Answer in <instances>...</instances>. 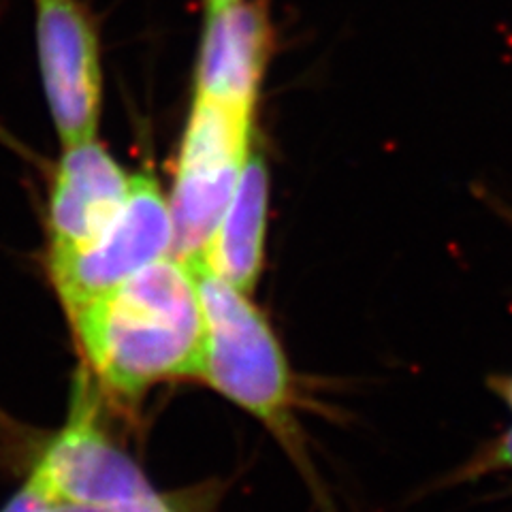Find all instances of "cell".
Here are the masks:
<instances>
[{"label":"cell","mask_w":512,"mask_h":512,"mask_svg":"<svg viewBox=\"0 0 512 512\" xmlns=\"http://www.w3.org/2000/svg\"><path fill=\"white\" fill-rule=\"evenodd\" d=\"M131 190L133 175L96 139L64 148L47 205L50 259L88 248L118 218Z\"/></svg>","instance_id":"8992f818"},{"label":"cell","mask_w":512,"mask_h":512,"mask_svg":"<svg viewBox=\"0 0 512 512\" xmlns=\"http://www.w3.org/2000/svg\"><path fill=\"white\" fill-rule=\"evenodd\" d=\"M489 389L498 395L502 402L512 410V374H498L491 376L489 380Z\"/></svg>","instance_id":"8fae6325"},{"label":"cell","mask_w":512,"mask_h":512,"mask_svg":"<svg viewBox=\"0 0 512 512\" xmlns=\"http://www.w3.org/2000/svg\"><path fill=\"white\" fill-rule=\"evenodd\" d=\"M52 500L54 498L50 495V491H47V487L43 485V480L35 472H32L24 483V487L13 495L9 504L0 512H41L45 508V504Z\"/></svg>","instance_id":"30bf717a"},{"label":"cell","mask_w":512,"mask_h":512,"mask_svg":"<svg viewBox=\"0 0 512 512\" xmlns=\"http://www.w3.org/2000/svg\"><path fill=\"white\" fill-rule=\"evenodd\" d=\"M41 512H109L101 506L92 504H79V502H67V500H52L47 502Z\"/></svg>","instance_id":"7c38bea8"},{"label":"cell","mask_w":512,"mask_h":512,"mask_svg":"<svg viewBox=\"0 0 512 512\" xmlns=\"http://www.w3.org/2000/svg\"><path fill=\"white\" fill-rule=\"evenodd\" d=\"M195 274L203 314L199 376L269 427L288 421L293 402L291 370L284 350L248 293L203 263Z\"/></svg>","instance_id":"7a4b0ae2"},{"label":"cell","mask_w":512,"mask_h":512,"mask_svg":"<svg viewBox=\"0 0 512 512\" xmlns=\"http://www.w3.org/2000/svg\"><path fill=\"white\" fill-rule=\"evenodd\" d=\"M47 107L62 148L96 139L103 103L101 39L82 0H35Z\"/></svg>","instance_id":"5b68a950"},{"label":"cell","mask_w":512,"mask_h":512,"mask_svg":"<svg viewBox=\"0 0 512 512\" xmlns=\"http://www.w3.org/2000/svg\"><path fill=\"white\" fill-rule=\"evenodd\" d=\"M271 52L274 28L267 0H235L207 11L197 94L254 111Z\"/></svg>","instance_id":"52a82bcc"},{"label":"cell","mask_w":512,"mask_h":512,"mask_svg":"<svg viewBox=\"0 0 512 512\" xmlns=\"http://www.w3.org/2000/svg\"><path fill=\"white\" fill-rule=\"evenodd\" d=\"M267 214L269 169L263 154L252 148L227 210H224L201 259L214 274L248 295L263 269Z\"/></svg>","instance_id":"ba28073f"},{"label":"cell","mask_w":512,"mask_h":512,"mask_svg":"<svg viewBox=\"0 0 512 512\" xmlns=\"http://www.w3.org/2000/svg\"><path fill=\"white\" fill-rule=\"evenodd\" d=\"M231 3H235V0H205V7H207V11H214V9H220V7L231 5Z\"/></svg>","instance_id":"4fadbf2b"},{"label":"cell","mask_w":512,"mask_h":512,"mask_svg":"<svg viewBox=\"0 0 512 512\" xmlns=\"http://www.w3.org/2000/svg\"><path fill=\"white\" fill-rule=\"evenodd\" d=\"M92 372L111 391L199 376L203 314L192 269L165 256L69 314Z\"/></svg>","instance_id":"6da1fadb"},{"label":"cell","mask_w":512,"mask_h":512,"mask_svg":"<svg viewBox=\"0 0 512 512\" xmlns=\"http://www.w3.org/2000/svg\"><path fill=\"white\" fill-rule=\"evenodd\" d=\"M171 248L169 201L152 175H133V190L118 218L88 248L50 259V276L71 314L171 256Z\"/></svg>","instance_id":"277c9868"},{"label":"cell","mask_w":512,"mask_h":512,"mask_svg":"<svg viewBox=\"0 0 512 512\" xmlns=\"http://www.w3.org/2000/svg\"><path fill=\"white\" fill-rule=\"evenodd\" d=\"M254 111L195 94L169 195L171 256L197 265L250 156Z\"/></svg>","instance_id":"3957f363"},{"label":"cell","mask_w":512,"mask_h":512,"mask_svg":"<svg viewBox=\"0 0 512 512\" xmlns=\"http://www.w3.org/2000/svg\"><path fill=\"white\" fill-rule=\"evenodd\" d=\"M500 470H512V427L506 429L498 440L485 446L483 451L468 463V468L461 472V476L476 478Z\"/></svg>","instance_id":"9c48e42d"}]
</instances>
